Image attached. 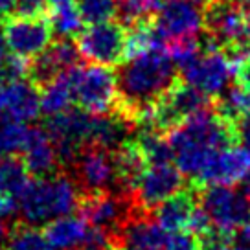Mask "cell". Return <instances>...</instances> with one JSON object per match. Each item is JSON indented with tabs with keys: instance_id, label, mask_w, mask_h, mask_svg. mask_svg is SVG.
Returning <instances> with one entry per match:
<instances>
[{
	"instance_id": "30",
	"label": "cell",
	"mask_w": 250,
	"mask_h": 250,
	"mask_svg": "<svg viewBox=\"0 0 250 250\" xmlns=\"http://www.w3.org/2000/svg\"><path fill=\"white\" fill-rule=\"evenodd\" d=\"M118 15L127 24L149 21L156 15V11L164 4V0H116Z\"/></svg>"
},
{
	"instance_id": "2",
	"label": "cell",
	"mask_w": 250,
	"mask_h": 250,
	"mask_svg": "<svg viewBox=\"0 0 250 250\" xmlns=\"http://www.w3.org/2000/svg\"><path fill=\"white\" fill-rule=\"evenodd\" d=\"M237 142L235 124L215 109H206L173 127L167 136L171 156L182 175L195 180L217 151Z\"/></svg>"
},
{
	"instance_id": "21",
	"label": "cell",
	"mask_w": 250,
	"mask_h": 250,
	"mask_svg": "<svg viewBox=\"0 0 250 250\" xmlns=\"http://www.w3.org/2000/svg\"><path fill=\"white\" fill-rule=\"evenodd\" d=\"M151 50H164V41L156 33L153 21L149 19L129 24V30H125L124 59H133L147 54Z\"/></svg>"
},
{
	"instance_id": "13",
	"label": "cell",
	"mask_w": 250,
	"mask_h": 250,
	"mask_svg": "<svg viewBox=\"0 0 250 250\" xmlns=\"http://www.w3.org/2000/svg\"><path fill=\"white\" fill-rule=\"evenodd\" d=\"M6 42L11 54L31 61L52 42V24L44 15L41 17H13L6 24Z\"/></svg>"
},
{
	"instance_id": "19",
	"label": "cell",
	"mask_w": 250,
	"mask_h": 250,
	"mask_svg": "<svg viewBox=\"0 0 250 250\" xmlns=\"http://www.w3.org/2000/svg\"><path fill=\"white\" fill-rule=\"evenodd\" d=\"M127 250H164L167 232L147 213L136 211L118 237Z\"/></svg>"
},
{
	"instance_id": "22",
	"label": "cell",
	"mask_w": 250,
	"mask_h": 250,
	"mask_svg": "<svg viewBox=\"0 0 250 250\" xmlns=\"http://www.w3.org/2000/svg\"><path fill=\"white\" fill-rule=\"evenodd\" d=\"M72 103H74V94H72V83L68 70L42 86V92H41V114H44L46 118L70 109Z\"/></svg>"
},
{
	"instance_id": "40",
	"label": "cell",
	"mask_w": 250,
	"mask_h": 250,
	"mask_svg": "<svg viewBox=\"0 0 250 250\" xmlns=\"http://www.w3.org/2000/svg\"><path fill=\"white\" fill-rule=\"evenodd\" d=\"M237 4H241V6H250V0H234Z\"/></svg>"
},
{
	"instance_id": "9",
	"label": "cell",
	"mask_w": 250,
	"mask_h": 250,
	"mask_svg": "<svg viewBox=\"0 0 250 250\" xmlns=\"http://www.w3.org/2000/svg\"><path fill=\"white\" fill-rule=\"evenodd\" d=\"M94 118L96 114H90L79 107H70L59 114L48 116L44 129L57 149L61 167L70 162L79 149L92 144Z\"/></svg>"
},
{
	"instance_id": "36",
	"label": "cell",
	"mask_w": 250,
	"mask_h": 250,
	"mask_svg": "<svg viewBox=\"0 0 250 250\" xmlns=\"http://www.w3.org/2000/svg\"><path fill=\"white\" fill-rule=\"evenodd\" d=\"M19 0H0V21H9L17 17Z\"/></svg>"
},
{
	"instance_id": "25",
	"label": "cell",
	"mask_w": 250,
	"mask_h": 250,
	"mask_svg": "<svg viewBox=\"0 0 250 250\" xmlns=\"http://www.w3.org/2000/svg\"><path fill=\"white\" fill-rule=\"evenodd\" d=\"M30 180L31 175L21 158L9 155L8 158L0 160V191L8 193L17 201V197L22 193Z\"/></svg>"
},
{
	"instance_id": "23",
	"label": "cell",
	"mask_w": 250,
	"mask_h": 250,
	"mask_svg": "<svg viewBox=\"0 0 250 250\" xmlns=\"http://www.w3.org/2000/svg\"><path fill=\"white\" fill-rule=\"evenodd\" d=\"M50 4V17L48 21L52 24V31L61 39H70L78 35L81 30V17L76 8L74 0H48Z\"/></svg>"
},
{
	"instance_id": "1",
	"label": "cell",
	"mask_w": 250,
	"mask_h": 250,
	"mask_svg": "<svg viewBox=\"0 0 250 250\" xmlns=\"http://www.w3.org/2000/svg\"><path fill=\"white\" fill-rule=\"evenodd\" d=\"M175 81V64L164 50H151L125 59L116 74L118 102L114 110L131 120L134 127H151L153 105Z\"/></svg>"
},
{
	"instance_id": "6",
	"label": "cell",
	"mask_w": 250,
	"mask_h": 250,
	"mask_svg": "<svg viewBox=\"0 0 250 250\" xmlns=\"http://www.w3.org/2000/svg\"><path fill=\"white\" fill-rule=\"evenodd\" d=\"M188 66L182 68V81L197 88L208 98H219L235 78V66L223 48L215 46L211 41Z\"/></svg>"
},
{
	"instance_id": "17",
	"label": "cell",
	"mask_w": 250,
	"mask_h": 250,
	"mask_svg": "<svg viewBox=\"0 0 250 250\" xmlns=\"http://www.w3.org/2000/svg\"><path fill=\"white\" fill-rule=\"evenodd\" d=\"M22 162L31 177H48L61 169V160L54 142L42 127H30L28 140L22 149Z\"/></svg>"
},
{
	"instance_id": "31",
	"label": "cell",
	"mask_w": 250,
	"mask_h": 250,
	"mask_svg": "<svg viewBox=\"0 0 250 250\" xmlns=\"http://www.w3.org/2000/svg\"><path fill=\"white\" fill-rule=\"evenodd\" d=\"M195 239L199 250H223L232 243V232H227L215 225H210L201 234H197Z\"/></svg>"
},
{
	"instance_id": "18",
	"label": "cell",
	"mask_w": 250,
	"mask_h": 250,
	"mask_svg": "<svg viewBox=\"0 0 250 250\" xmlns=\"http://www.w3.org/2000/svg\"><path fill=\"white\" fill-rule=\"evenodd\" d=\"M199 206L193 188H182L175 195L166 199L162 204L155 208V221L164 228L167 234L173 232H188L191 217Z\"/></svg>"
},
{
	"instance_id": "16",
	"label": "cell",
	"mask_w": 250,
	"mask_h": 250,
	"mask_svg": "<svg viewBox=\"0 0 250 250\" xmlns=\"http://www.w3.org/2000/svg\"><path fill=\"white\" fill-rule=\"evenodd\" d=\"M78 59V46H74L68 39H61L54 44L50 42L48 48H44L37 57L31 59L28 76L31 83H35L37 86H44L66 70H70L72 66H76Z\"/></svg>"
},
{
	"instance_id": "8",
	"label": "cell",
	"mask_w": 250,
	"mask_h": 250,
	"mask_svg": "<svg viewBox=\"0 0 250 250\" xmlns=\"http://www.w3.org/2000/svg\"><path fill=\"white\" fill-rule=\"evenodd\" d=\"M210 107L211 103L208 96L188 85L186 81L177 79L153 105L151 129H156L160 133L171 131L173 127L186 122L188 118L195 116L197 112Z\"/></svg>"
},
{
	"instance_id": "27",
	"label": "cell",
	"mask_w": 250,
	"mask_h": 250,
	"mask_svg": "<svg viewBox=\"0 0 250 250\" xmlns=\"http://www.w3.org/2000/svg\"><path fill=\"white\" fill-rule=\"evenodd\" d=\"M6 250H55L46 234L33 225H19L11 228L6 241Z\"/></svg>"
},
{
	"instance_id": "15",
	"label": "cell",
	"mask_w": 250,
	"mask_h": 250,
	"mask_svg": "<svg viewBox=\"0 0 250 250\" xmlns=\"http://www.w3.org/2000/svg\"><path fill=\"white\" fill-rule=\"evenodd\" d=\"M41 114V92L31 81H2L0 83V120L33 122Z\"/></svg>"
},
{
	"instance_id": "29",
	"label": "cell",
	"mask_w": 250,
	"mask_h": 250,
	"mask_svg": "<svg viewBox=\"0 0 250 250\" xmlns=\"http://www.w3.org/2000/svg\"><path fill=\"white\" fill-rule=\"evenodd\" d=\"M30 127L17 120H0V144L6 155H19L22 153L26 140H28Z\"/></svg>"
},
{
	"instance_id": "39",
	"label": "cell",
	"mask_w": 250,
	"mask_h": 250,
	"mask_svg": "<svg viewBox=\"0 0 250 250\" xmlns=\"http://www.w3.org/2000/svg\"><path fill=\"white\" fill-rule=\"evenodd\" d=\"M223 250H250V243H245V245H228L227 249H223Z\"/></svg>"
},
{
	"instance_id": "7",
	"label": "cell",
	"mask_w": 250,
	"mask_h": 250,
	"mask_svg": "<svg viewBox=\"0 0 250 250\" xmlns=\"http://www.w3.org/2000/svg\"><path fill=\"white\" fill-rule=\"evenodd\" d=\"M78 210L81 217L94 228H100L103 232L110 234L118 243L127 221L133 217L136 206L133 197L125 191H98V193H83L79 199Z\"/></svg>"
},
{
	"instance_id": "32",
	"label": "cell",
	"mask_w": 250,
	"mask_h": 250,
	"mask_svg": "<svg viewBox=\"0 0 250 250\" xmlns=\"http://www.w3.org/2000/svg\"><path fill=\"white\" fill-rule=\"evenodd\" d=\"M30 62L19 57V55L11 54L6 55V59L0 62V83L2 81H17V79H24L28 74Z\"/></svg>"
},
{
	"instance_id": "12",
	"label": "cell",
	"mask_w": 250,
	"mask_h": 250,
	"mask_svg": "<svg viewBox=\"0 0 250 250\" xmlns=\"http://www.w3.org/2000/svg\"><path fill=\"white\" fill-rule=\"evenodd\" d=\"M250 177V147L228 146L206 162L195 179L197 186H237Z\"/></svg>"
},
{
	"instance_id": "11",
	"label": "cell",
	"mask_w": 250,
	"mask_h": 250,
	"mask_svg": "<svg viewBox=\"0 0 250 250\" xmlns=\"http://www.w3.org/2000/svg\"><path fill=\"white\" fill-rule=\"evenodd\" d=\"M78 52L86 61L100 66H112L124 59L125 30L112 22L88 24V28L78 35Z\"/></svg>"
},
{
	"instance_id": "5",
	"label": "cell",
	"mask_w": 250,
	"mask_h": 250,
	"mask_svg": "<svg viewBox=\"0 0 250 250\" xmlns=\"http://www.w3.org/2000/svg\"><path fill=\"white\" fill-rule=\"evenodd\" d=\"M76 107L90 114H107L118 102L116 74L109 66L88 64L72 66L68 70Z\"/></svg>"
},
{
	"instance_id": "24",
	"label": "cell",
	"mask_w": 250,
	"mask_h": 250,
	"mask_svg": "<svg viewBox=\"0 0 250 250\" xmlns=\"http://www.w3.org/2000/svg\"><path fill=\"white\" fill-rule=\"evenodd\" d=\"M134 142L140 147L142 155H144L147 164H166V162L173 160L171 147L167 144V138H164L162 133L156 131V129L140 127Z\"/></svg>"
},
{
	"instance_id": "14",
	"label": "cell",
	"mask_w": 250,
	"mask_h": 250,
	"mask_svg": "<svg viewBox=\"0 0 250 250\" xmlns=\"http://www.w3.org/2000/svg\"><path fill=\"white\" fill-rule=\"evenodd\" d=\"M153 21L160 39L167 41L182 37H197L203 31V11L189 0H164Z\"/></svg>"
},
{
	"instance_id": "38",
	"label": "cell",
	"mask_w": 250,
	"mask_h": 250,
	"mask_svg": "<svg viewBox=\"0 0 250 250\" xmlns=\"http://www.w3.org/2000/svg\"><path fill=\"white\" fill-rule=\"evenodd\" d=\"M8 55V42H6V35H4V30L0 28V62L6 59Z\"/></svg>"
},
{
	"instance_id": "35",
	"label": "cell",
	"mask_w": 250,
	"mask_h": 250,
	"mask_svg": "<svg viewBox=\"0 0 250 250\" xmlns=\"http://www.w3.org/2000/svg\"><path fill=\"white\" fill-rule=\"evenodd\" d=\"M17 211V201L13 197H9L8 193L0 191V219L8 221L13 213Z\"/></svg>"
},
{
	"instance_id": "37",
	"label": "cell",
	"mask_w": 250,
	"mask_h": 250,
	"mask_svg": "<svg viewBox=\"0 0 250 250\" xmlns=\"http://www.w3.org/2000/svg\"><path fill=\"white\" fill-rule=\"evenodd\" d=\"M9 230H11V228L8 227V223L0 219V247H6V241H8Z\"/></svg>"
},
{
	"instance_id": "26",
	"label": "cell",
	"mask_w": 250,
	"mask_h": 250,
	"mask_svg": "<svg viewBox=\"0 0 250 250\" xmlns=\"http://www.w3.org/2000/svg\"><path fill=\"white\" fill-rule=\"evenodd\" d=\"M221 116L228 118L230 122H235L237 118L245 116L250 112V86L241 83H230L225 92L219 96V102L215 105Z\"/></svg>"
},
{
	"instance_id": "34",
	"label": "cell",
	"mask_w": 250,
	"mask_h": 250,
	"mask_svg": "<svg viewBox=\"0 0 250 250\" xmlns=\"http://www.w3.org/2000/svg\"><path fill=\"white\" fill-rule=\"evenodd\" d=\"M48 9V0H19L17 17H41Z\"/></svg>"
},
{
	"instance_id": "20",
	"label": "cell",
	"mask_w": 250,
	"mask_h": 250,
	"mask_svg": "<svg viewBox=\"0 0 250 250\" xmlns=\"http://www.w3.org/2000/svg\"><path fill=\"white\" fill-rule=\"evenodd\" d=\"M90 232V225L83 217L62 215L48 223L46 237L55 250H81Z\"/></svg>"
},
{
	"instance_id": "4",
	"label": "cell",
	"mask_w": 250,
	"mask_h": 250,
	"mask_svg": "<svg viewBox=\"0 0 250 250\" xmlns=\"http://www.w3.org/2000/svg\"><path fill=\"white\" fill-rule=\"evenodd\" d=\"M62 169L78 184L81 193H98L112 189L124 191L120 186L116 155L112 149L88 144L79 149Z\"/></svg>"
},
{
	"instance_id": "41",
	"label": "cell",
	"mask_w": 250,
	"mask_h": 250,
	"mask_svg": "<svg viewBox=\"0 0 250 250\" xmlns=\"http://www.w3.org/2000/svg\"><path fill=\"white\" fill-rule=\"evenodd\" d=\"M6 155V153H4V149H2V144H0V160H2V156Z\"/></svg>"
},
{
	"instance_id": "33",
	"label": "cell",
	"mask_w": 250,
	"mask_h": 250,
	"mask_svg": "<svg viewBox=\"0 0 250 250\" xmlns=\"http://www.w3.org/2000/svg\"><path fill=\"white\" fill-rule=\"evenodd\" d=\"M164 250H199L197 249V239L189 232H173L167 234Z\"/></svg>"
},
{
	"instance_id": "10",
	"label": "cell",
	"mask_w": 250,
	"mask_h": 250,
	"mask_svg": "<svg viewBox=\"0 0 250 250\" xmlns=\"http://www.w3.org/2000/svg\"><path fill=\"white\" fill-rule=\"evenodd\" d=\"M184 188V177L179 167H175L171 162L166 164H147L136 180L131 197L136 206V210L147 211L155 210L158 204H162L166 199L175 195Z\"/></svg>"
},
{
	"instance_id": "28",
	"label": "cell",
	"mask_w": 250,
	"mask_h": 250,
	"mask_svg": "<svg viewBox=\"0 0 250 250\" xmlns=\"http://www.w3.org/2000/svg\"><path fill=\"white\" fill-rule=\"evenodd\" d=\"M85 24L109 22L118 15L116 0H74Z\"/></svg>"
},
{
	"instance_id": "3",
	"label": "cell",
	"mask_w": 250,
	"mask_h": 250,
	"mask_svg": "<svg viewBox=\"0 0 250 250\" xmlns=\"http://www.w3.org/2000/svg\"><path fill=\"white\" fill-rule=\"evenodd\" d=\"M79 199L81 191L70 175L57 171L48 177H31L17 197V211L26 225L41 227L72 213L78 208Z\"/></svg>"
}]
</instances>
